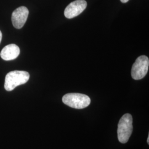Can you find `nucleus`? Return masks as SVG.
<instances>
[{
  "label": "nucleus",
  "instance_id": "f03ea898",
  "mask_svg": "<svg viewBox=\"0 0 149 149\" xmlns=\"http://www.w3.org/2000/svg\"><path fill=\"white\" fill-rule=\"evenodd\" d=\"M30 75L27 71L15 70L6 74L4 87L7 91L13 90L16 87L25 84L29 79Z\"/></svg>",
  "mask_w": 149,
  "mask_h": 149
},
{
  "label": "nucleus",
  "instance_id": "9d476101",
  "mask_svg": "<svg viewBox=\"0 0 149 149\" xmlns=\"http://www.w3.org/2000/svg\"><path fill=\"white\" fill-rule=\"evenodd\" d=\"M147 143H148V144H149V135H148V139H147Z\"/></svg>",
  "mask_w": 149,
  "mask_h": 149
},
{
  "label": "nucleus",
  "instance_id": "6e6552de",
  "mask_svg": "<svg viewBox=\"0 0 149 149\" xmlns=\"http://www.w3.org/2000/svg\"><path fill=\"white\" fill-rule=\"evenodd\" d=\"M129 0H120V1L122 2V3H127L128 2Z\"/></svg>",
  "mask_w": 149,
  "mask_h": 149
},
{
  "label": "nucleus",
  "instance_id": "39448f33",
  "mask_svg": "<svg viewBox=\"0 0 149 149\" xmlns=\"http://www.w3.org/2000/svg\"><path fill=\"white\" fill-rule=\"evenodd\" d=\"M87 2L85 0H76L68 6L65 11L64 15L68 19L73 18L80 15L86 8Z\"/></svg>",
  "mask_w": 149,
  "mask_h": 149
},
{
  "label": "nucleus",
  "instance_id": "0eeeda50",
  "mask_svg": "<svg viewBox=\"0 0 149 149\" xmlns=\"http://www.w3.org/2000/svg\"><path fill=\"white\" fill-rule=\"evenodd\" d=\"M19 54V48L15 44H11L3 48L0 55L1 58L4 60L9 61L16 59Z\"/></svg>",
  "mask_w": 149,
  "mask_h": 149
},
{
  "label": "nucleus",
  "instance_id": "1a4fd4ad",
  "mask_svg": "<svg viewBox=\"0 0 149 149\" xmlns=\"http://www.w3.org/2000/svg\"><path fill=\"white\" fill-rule=\"evenodd\" d=\"M2 33H1V31H0V43H1V40H2Z\"/></svg>",
  "mask_w": 149,
  "mask_h": 149
},
{
  "label": "nucleus",
  "instance_id": "20e7f679",
  "mask_svg": "<svg viewBox=\"0 0 149 149\" xmlns=\"http://www.w3.org/2000/svg\"><path fill=\"white\" fill-rule=\"evenodd\" d=\"M149 65V58L145 55L140 56L132 66L131 71L132 78L135 80L143 79L148 73Z\"/></svg>",
  "mask_w": 149,
  "mask_h": 149
},
{
  "label": "nucleus",
  "instance_id": "f257e3e1",
  "mask_svg": "<svg viewBox=\"0 0 149 149\" xmlns=\"http://www.w3.org/2000/svg\"><path fill=\"white\" fill-rule=\"evenodd\" d=\"M133 130V117L129 113L124 114L118 124V139L120 143H127Z\"/></svg>",
  "mask_w": 149,
  "mask_h": 149
},
{
  "label": "nucleus",
  "instance_id": "7ed1b4c3",
  "mask_svg": "<svg viewBox=\"0 0 149 149\" xmlns=\"http://www.w3.org/2000/svg\"><path fill=\"white\" fill-rule=\"evenodd\" d=\"M62 100L64 104L75 109L85 108L91 103L90 98L88 96L78 93L66 94Z\"/></svg>",
  "mask_w": 149,
  "mask_h": 149
},
{
  "label": "nucleus",
  "instance_id": "423d86ee",
  "mask_svg": "<svg viewBox=\"0 0 149 149\" xmlns=\"http://www.w3.org/2000/svg\"><path fill=\"white\" fill-rule=\"evenodd\" d=\"M29 11L26 7L21 6L13 12L12 14V22L13 27L21 29L27 21Z\"/></svg>",
  "mask_w": 149,
  "mask_h": 149
}]
</instances>
